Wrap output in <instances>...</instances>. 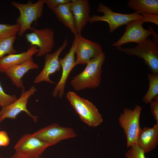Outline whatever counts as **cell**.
Listing matches in <instances>:
<instances>
[{
	"mask_svg": "<svg viewBox=\"0 0 158 158\" xmlns=\"http://www.w3.org/2000/svg\"><path fill=\"white\" fill-rule=\"evenodd\" d=\"M105 58L103 51L89 61L83 71L75 76L71 80V85L73 89L79 91L97 87L101 83L102 67Z\"/></svg>",
	"mask_w": 158,
	"mask_h": 158,
	"instance_id": "1",
	"label": "cell"
},
{
	"mask_svg": "<svg viewBox=\"0 0 158 158\" xmlns=\"http://www.w3.org/2000/svg\"><path fill=\"white\" fill-rule=\"evenodd\" d=\"M66 98L80 118L90 126L100 125L103 118L96 107L91 102L71 91L66 94Z\"/></svg>",
	"mask_w": 158,
	"mask_h": 158,
	"instance_id": "2",
	"label": "cell"
},
{
	"mask_svg": "<svg viewBox=\"0 0 158 158\" xmlns=\"http://www.w3.org/2000/svg\"><path fill=\"white\" fill-rule=\"evenodd\" d=\"M119 51L127 55L142 59L152 73L158 74V44L147 38L133 48L116 47Z\"/></svg>",
	"mask_w": 158,
	"mask_h": 158,
	"instance_id": "3",
	"label": "cell"
},
{
	"mask_svg": "<svg viewBox=\"0 0 158 158\" xmlns=\"http://www.w3.org/2000/svg\"><path fill=\"white\" fill-rule=\"evenodd\" d=\"M97 11L103 13L102 16L93 15L90 17L89 22L92 23L97 21L107 23L109 32L112 33L120 27L126 25L129 22L137 20L142 19V16L136 12L130 14H123L113 12L103 3H99Z\"/></svg>",
	"mask_w": 158,
	"mask_h": 158,
	"instance_id": "4",
	"label": "cell"
},
{
	"mask_svg": "<svg viewBox=\"0 0 158 158\" xmlns=\"http://www.w3.org/2000/svg\"><path fill=\"white\" fill-rule=\"evenodd\" d=\"M142 110V107L138 105H136L133 109L125 108L118 118L119 124L126 135L127 148L137 144L141 128L140 119Z\"/></svg>",
	"mask_w": 158,
	"mask_h": 158,
	"instance_id": "5",
	"label": "cell"
},
{
	"mask_svg": "<svg viewBox=\"0 0 158 158\" xmlns=\"http://www.w3.org/2000/svg\"><path fill=\"white\" fill-rule=\"evenodd\" d=\"M44 4V0H39L34 3L31 2L25 4L12 2V5L18 8L20 12V16L16 20V24L20 27L18 33L19 36H22L27 30H31L32 23L41 17Z\"/></svg>",
	"mask_w": 158,
	"mask_h": 158,
	"instance_id": "6",
	"label": "cell"
},
{
	"mask_svg": "<svg viewBox=\"0 0 158 158\" xmlns=\"http://www.w3.org/2000/svg\"><path fill=\"white\" fill-rule=\"evenodd\" d=\"M32 32L25 35L27 41L31 46H37L39 49L36 56L40 57L49 53L54 45V32L50 28L37 29L32 28Z\"/></svg>",
	"mask_w": 158,
	"mask_h": 158,
	"instance_id": "7",
	"label": "cell"
},
{
	"mask_svg": "<svg viewBox=\"0 0 158 158\" xmlns=\"http://www.w3.org/2000/svg\"><path fill=\"white\" fill-rule=\"evenodd\" d=\"M37 89L34 86L28 90L22 89L20 97L15 102L7 106L2 107L0 111V123L6 118L15 119L17 115L22 111L25 112L35 121L38 117L33 115L27 108V104L30 97L35 93Z\"/></svg>",
	"mask_w": 158,
	"mask_h": 158,
	"instance_id": "8",
	"label": "cell"
},
{
	"mask_svg": "<svg viewBox=\"0 0 158 158\" xmlns=\"http://www.w3.org/2000/svg\"><path fill=\"white\" fill-rule=\"evenodd\" d=\"M31 134L51 146L62 140L73 138L77 136L73 129L62 127L57 123L52 124Z\"/></svg>",
	"mask_w": 158,
	"mask_h": 158,
	"instance_id": "9",
	"label": "cell"
},
{
	"mask_svg": "<svg viewBox=\"0 0 158 158\" xmlns=\"http://www.w3.org/2000/svg\"><path fill=\"white\" fill-rule=\"evenodd\" d=\"M75 37L76 40L75 66L86 64L91 59L103 52L100 44L85 38L81 34H77Z\"/></svg>",
	"mask_w": 158,
	"mask_h": 158,
	"instance_id": "10",
	"label": "cell"
},
{
	"mask_svg": "<svg viewBox=\"0 0 158 158\" xmlns=\"http://www.w3.org/2000/svg\"><path fill=\"white\" fill-rule=\"evenodd\" d=\"M51 145L32 134L23 135L15 145L16 153L23 156L39 157Z\"/></svg>",
	"mask_w": 158,
	"mask_h": 158,
	"instance_id": "11",
	"label": "cell"
},
{
	"mask_svg": "<svg viewBox=\"0 0 158 158\" xmlns=\"http://www.w3.org/2000/svg\"><path fill=\"white\" fill-rule=\"evenodd\" d=\"M144 23L142 19H139L128 23L126 25L123 34L118 41L112 44V46L116 47L128 42L138 44L145 41L151 35V33L149 29L143 28Z\"/></svg>",
	"mask_w": 158,
	"mask_h": 158,
	"instance_id": "12",
	"label": "cell"
},
{
	"mask_svg": "<svg viewBox=\"0 0 158 158\" xmlns=\"http://www.w3.org/2000/svg\"><path fill=\"white\" fill-rule=\"evenodd\" d=\"M68 44L67 39L64 40L62 45L54 52L45 55V63L43 68L35 78L34 82L37 84L45 82L54 84L55 83L51 80L50 76L60 70L61 68L59 56L61 53L66 48Z\"/></svg>",
	"mask_w": 158,
	"mask_h": 158,
	"instance_id": "13",
	"label": "cell"
},
{
	"mask_svg": "<svg viewBox=\"0 0 158 158\" xmlns=\"http://www.w3.org/2000/svg\"><path fill=\"white\" fill-rule=\"evenodd\" d=\"M76 40L74 38L69 52L63 58L60 59L62 73L60 79L53 90L52 95L54 97L62 98L64 95V90L67 80L70 72L76 66L75 49Z\"/></svg>",
	"mask_w": 158,
	"mask_h": 158,
	"instance_id": "14",
	"label": "cell"
},
{
	"mask_svg": "<svg viewBox=\"0 0 158 158\" xmlns=\"http://www.w3.org/2000/svg\"><path fill=\"white\" fill-rule=\"evenodd\" d=\"M78 34H81L90 18V8L87 0H72L70 3Z\"/></svg>",
	"mask_w": 158,
	"mask_h": 158,
	"instance_id": "15",
	"label": "cell"
},
{
	"mask_svg": "<svg viewBox=\"0 0 158 158\" xmlns=\"http://www.w3.org/2000/svg\"><path fill=\"white\" fill-rule=\"evenodd\" d=\"M39 67L38 64L34 62L32 57L21 64L9 68L4 73L15 86L23 89L25 88L22 80L23 77L29 71Z\"/></svg>",
	"mask_w": 158,
	"mask_h": 158,
	"instance_id": "16",
	"label": "cell"
},
{
	"mask_svg": "<svg viewBox=\"0 0 158 158\" xmlns=\"http://www.w3.org/2000/svg\"><path fill=\"white\" fill-rule=\"evenodd\" d=\"M158 144V123L152 127L141 128L137 139V144L145 153L154 149Z\"/></svg>",
	"mask_w": 158,
	"mask_h": 158,
	"instance_id": "17",
	"label": "cell"
},
{
	"mask_svg": "<svg viewBox=\"0 0 158 158\" xmlns=\"http://www.w3.org/2000/svg\"><path fill=\"white\" fill-rule=\"evenodd\" d=\"M38 51L37 46H31L26 51L4 56L0 59V72L4 73L9 68L25 62Z\"/></svg>",
	"mask_w": 158,
	"mask_h": 158,
	"instance_id": "18",
	"label": "cell"
},
{
	"mask_svg": "<svg viewBox=\"0 0 158 158\" xmlns=\"http://www.w3.org/2000/svg\"><path fill=\"white\" fill-rule=\"evenodd\" d=\"M70 3L61 5L53 11L59 20L69 28L75 36L78 33L74 16L70 9Z\"/></svg>",
	"mask_w": 158,
	"mask_h": 158,
	"instance_id": "19",
	"label": "cell"
},
{
	"mask_svg": "<svg viewBox=\"0 0 158 158\" xmlns=\"http://www.w3.org/2000/svg\"><path fill=\"white\" fill-rule=\"evenodd\" d=\"M127 5L140 14L146 13L158 15L157 0H129Z\"/></svg>",
	"mask_w": 158,
	"mask_h": 158,
	"instance_id": "20",
	"label": "cell"
},
{
	"mask_svg": "<svg viewBox=\"0 0 158 158\" xmlns=\"http://www.w3.org/2000/svg\"><path fill=\"white\" fill-rule=\"evenodd\" d=\"M148 77L149 87L142 98L143 102L146 104L150 103L158 95V74L149 73Z\"/></svg>",
	"mask_w": 158,
	"mask_h": 158,
	"instance_id": "21",
	"label": "cell"
},
{
	"mask_svg": "<svg viewBox=\"0 0 158 158\" xmlns=\"http://www.w3.org/2000/svg\"><path fill=\"white\" fill-rule=\"evenodd\" d=\"M16 39V35L0 39V59L8 54H15L17 51L14 48L13 44Z\"/></svg>",
	"mask_w": 158,
	"mask_h": 158,
	"instance_id": "22",
	"label": "cell"
},
{
	"mask_svg": "<svg viewBox=\"0 0 158 158\" xmlns=\"http://www.w3.org/2000/svg\"><path fill=\"white\" fill-rule=\"evenodd\" d=\"M19 30L20 27L16 24L11 25L0 24V39L16 35Z\"/></svg>",
	"mask_w": 158,
	"mask_h": 158,
	"instance_id": "23",
	"label": "cell"
},
{
	"mask_svg": "<svg viewBox=\"0 0 158 158\" xmlns=\"http://www.w3.org/2000/svg\"><path fill=\"white\" fill-rule=\"evenodd\" d=\"M144 151L137 144L133 145L125 154L126 158H146Z\"/></svg>",
	"mask_w": 158,
	"mask_h": 158,
	"instance_id": "24",
	"label": "cell"
},
{
	"mask_svg": "<svg viewBox=\"0 0 158 158\" xmlns=\"http://www.w3.org/2000/svg\"><path fill=\"white\" fill-rule=\"evenodd\" d=\"M17 99L15 95H9L6 93L0 83V104L2 108L10 104Z\"/></svg>",
	"mask_w": 158,
	"mask_h": 158,
	"instance_id": "25",
	"label": "cell"
},
{
	"mask_svg": "<svg viewBox=\"0 0 158 158\" xmlns=\"http://www.w3.org/2000/svg\"><path fill=\"white\" fill-rule=\"evenodd\" d=\"M71 0H44V4L52 11L59 5L69 3Z\"/></svg>",
	"mask_w": 158,
	"mask_h": 158,
	"instance_id": "26",
	"label": "cell"
},
{
	"mask_svg": "<svg viewBox=\"0 0 158 158\" xmlns=\"http://www.w3.org/2000/svg\"><path fill=\"white\" fill-rule=\"evenodd\" d=\"M142 16V20L144 22H150L158 25V15L144 13L141 14Z\"/></svg>",
	"mask_w": 158,
	"mask_h": 158,
	"instance_id": "27",
	"label": "cell"
},
{
	"mask_svg": "<svg viewBox=\"0 0 158 158\" xmlns=\"http://www.w3.org/2000/svg\"><path fill=\"white\" fill-rule=\"evenodd\" d=\"M150 103L151 112L156 123H158V97H155Z\"/></svg>",
	"mask_w": 158,
	"mask_h": 158,
	"instance_id": "28",
	"label": "cell"
},
{
	"mask_svg": "<svg viewBox=\"0 0 158 158\" xmlns=\"http://www.w3.org/2000/svg\"><path fill=\"white\" fill-rule=\"evenodd\" d=\"M9 138L4 131H0V146H6L9 143Z\"/></svg>",
	"mask_w": 158,
	"mask_h": 158,
	"instance_id": "29",
	"label": "cell"
},
{
	"mask_svg": "<svg viewBox=\"0 0 158 158\" xmlns=\"http://www.w3.org/2000/svg\"><path fill=\"white\" fill-rule=\"evenodd\" d=\"M148 29L150 31L151 35H152V41L158 44V37L157 34L154 31L153 28L151 26L149 27Z\"/></svg>",
	"mask_w": 158,
	"mask_h": 158,
	"instance_id": "30",
	"label": "cell"
},
{
	"mask_svg": "<svg viewBox=\"0 0 158 158\" xmlns=\"http://www.w3.org/2000/svg\"><path fill=\"white\" fill-rule=\"evenodd\" d=\"M10 158H42L40 157H30L21 156L19 155L16 153H15Z\"/></svg>",
	"mask_w": 158,
	"mask_h": 158,
	"instance_id": "31",
	"label": "cell"
},
{
	"mask_svg": "<svg viewBox=\"0 0 158 158\" xmlns=\"http://www.w3.org/2000/svg\"><path fill=\"white\" fill-rule=\"evenodd\" d=\"M0 106H1V104H0Z\"/></svg>",
	"mask_w": 158,
	"mask_h": 158,
	"instance_id": "32",
	"label": "cell"
},
{
	"mask_svg": "<svg viewBox=\"0 0 158 158\" xmlns=\"http://www.w3.org/2000/svg\"></svg>",
	"mask_w": 158,
	"mask_h": 158,
	"instance_id": "33",
	"label": "cell"
}]
</instances>
